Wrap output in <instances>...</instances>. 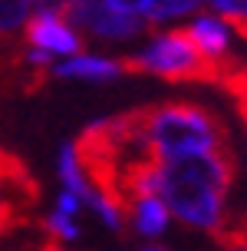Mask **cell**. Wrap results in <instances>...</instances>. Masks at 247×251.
Masks as SVG:
<instances>
[{
    "label": "cell",
    "mask_w": 247,
    "mask_h": 251,
    "mask_svg": "<svg viewBox=\"0 0 247 251\" xmlns=\"http://www.w3.org/2000/svg\"><path fill=\"white\" fill-rule=\"evenodd\" d=\"M237 178V155L231 142L201 152L165 155L158 172V199L175 218L195 228H211L221 222L224 195Z\"/></svg>",
    "instance_id": "obj_1"
},
{
    "label": "cell",
    "mask_w": 247,
    "mask_h": 251,
    "mask_svg": "<svg viewBox=\"0 0 247 251\" xmlns=\"http://www.w3.org/2000/svg\"><path fill=\"white\" fill-rule=\"evenodd\" d=\"M138 119L152 146L165 155H181V152H201L231 142L227 126L211 113L208 106L198 102H155V106H138Z\"/></svg>",
    "instance_id": "obj_2"
},
{
    "label": "cell",
    "mask_w": 247,
    "mask_h": 251,
    "mask_svg": "<svg viewBox=\"0 0 247 251\" xmlns=\"http://www.w3.org/2000/svg\"><path fill=\"white\" fill-rule=\"evenodd\" d=\"M234 56L214 60L198 47L188 26H175L168 33L155 37V43L138 56H125L122 70L125 76H158L168 83H214L227 70V63Z\"/></svg>",
    "instance_id": "obj_3"
},
{
    "label": "cell",
    "mask_w": 247,
    "mask_h": 251,
    "mask_svg": "<svg viewBox=\"0 0 247 251\" xmlns=\"http://www.w3.org/2000/svg\"><path fill=\"white\" fill-rule=\"evenodd\" d=\"M23 40L30 47H40L46 53H83V43L73 33V24H66L60 13L53 10H40L26 20Z\"/></svg>",
    "instance_id": "obj_4"
},
{
    "label": "cell",
    "mask_w": 247,
    "mask_h": 251,
    "mask_svg": "<svg viewBox=\"0 0 247 251\" xmlns=\"http://www.w3.org/2000/svg\"><path fill=\"white\" fill-rule=\"evenodd\" d=\"M60 79H115V76H125L122 60H102V56H76V60H66L60 66L49 70Z\"/></svg>",
    "instance_id": "obj_5"
},
{
    "label": "cell",
    "mask_w": 247,
    "mask_h": 251,
    "mask_svg": "<svg viewBox=\"0 0 247 251\" xmlns=\"http://www.w3.org/2000/svg\"><path fill=\"white\" fill-rule=\"evenodd\" d=\"M132 218H135L138 235H148V238H158L165 225H168V205L158 199V195H142L132 208Z\"/></svg>",
    "instance_id": "obj_6"
},
{
    "label": "cell",
    "mask_w": 247,
    "mask_h": 251,
    "mask_svg": "<svg viewBox=\"0 0 247 251\" xmlns=\"http://www.w3.org/2000/svg\"><path fill=\"white\" fill-rule=\"evenodd\" d=\"M188 30H191V37L198 40V47L208 53V56H214V60L231 56V53H227V24L211 20V17H201V20H195Z\"/></svg>",
    "instance_id": "obj_7"
},
{
    "label": "cell",
    "mask_w": 247,
    "mask_h": 251,
    "mask_svg": "<svg viewBox=\"0 0 247 251\" xmlns=\"http://www.w3.org/2000/svg\"><path fill=\"white\" fill-rule=\"evenodd\" d=\"M218 86L231 96L237 116H241L244 126H247V66H244V63H237V60H231V63H227V70L221 73V79H218Z\"/></svg>",
    "instance_id": "obj_8"
},
{
    "label": "cell",
    "mask_w": 247,
    "mask_h": 251,
    "mask_svg": "<svg viewBox=\"0 0 247 251\" xmlns=\"http://www.w3.org/2000/svg\"><path fill=\"white\" fill-rule=\"evenodd\" d=\"M60 176H63V185L69 188V192H76V195H79V199L89 205V199H92V188H89L86 176H83V169H79V162H76L73 146H66V149L60 152Z\"/></svg>",
    "instance_id": "obj_9"
},
{
    "label": "cell",
    "mask_w": 247,
    "mask_h": 251,
    "mask_svg": "<svg viewBox=\"0 0 247 251\" xmlns=\"http://www.w3.org/2000/svg\"><path fill=\"white\" fill-rule=\"evenodd\" d=\"M204 0H148L145 17L152 24H165V20H175L181 13H191L195 7H201Z\"/></svg>",
    "instance_id": "obj_10"
},
{
    "label": "cell",
    "mask_w": 247,
    "mask_h": 251,
    "mask_svg": "<svg viewBox=\"0 0 247 251\" xmlns=\"http://www.w3.org/2000/svg\"><path fill=\"white\" fill-rule=\"evenodd\" d=\"M37 0H0V33H13L20 24H26Z\"/></svg>",
    "instance_id": "obj_11"
},
{
    "label": "cell",
    "mask_w": 247,
    "mask_h": 251,
    "mask_svg": "<svg viewBox=\"0 0 247 251\" xmlns=\"http://www.w3.org/2000/svg\"><path fill=\"white\" fill-rule=\"evenodd\" d=\"M211 7L221 13H247V0H211Z\"/></svg>",
    "instance_id": "obj_12"
},
{
    "label": "cell",
    "mask_w": 247,
    "mask_h": 251,
    "mask_svg": "<svg viewBox=\"0 0 247 251\" xmlns=\"http://www.w3.org/2000/svg\"><path fill=\"white\" fill-rule=\"evenodd\" d=\"M224 24L231 26L237 37L247 40V13H224Z\"/></svg>",
    "instance_id": "obj_13"
},
{
    "label": "cell",
    "mask_w": 247,
    "mask_h": 251,
    "mask_svg": "<svg viewBox=\"0 0 247 251\" xmlns=\"http://www.w3.org/2000/svg\"><path fill=\"white\" fill-rule=\"evenodd\" d=\"M79 195H76V192H69V188H66V192H63L60 195V212H66V215H76L79 212Z\"/></svg>",
    "instance_id": "obj_14"
},
{
    "label": "cell",
    "mask_w": 247,
    "mask_h": 251,
    "mask_svg": "<svg viewBox=\"0 0 247 251\" xmlns=\"http://www.w3.org/2000/svg\"><path fill=\"white\" fill-rule=\"evenodd\" d=\"M109 3L125 13H145V7H148V0H109Z\"/></svg>",
    "instance_id": "obj_15"
}]
</instances>
